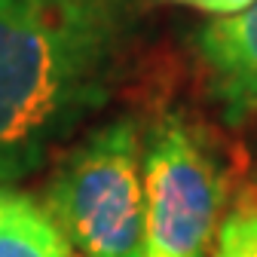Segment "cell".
Returning a JSON list of instances; mask_svg holds the SVG:
<instances>
[{"label":"cell","instance_id":"obj_1","mask_svg":"<svg viewBox=\"0 0 257 257\" xmlns=\"http://www.w3.org/2000/svg\"><path fill=\"white\" fill-rule=\"evenodd\" d=\"M159 0H0V184L37 175L125 80Z\"/></svg>","mask_w":257,"mask_h":257},{"label":"cell","instance_id":"obj_2","mask_svg":"<svg viewBox=\"0 0 257 257\" xmlns=\"http://www.w3.org/2000/svg\"><path fill=\"white\" fill-rule=\"evenodd\" d=\"M40 202L77 257H144L141 125L116 116L71 141Z\"/></svg>","mask_w":257,"mask_h":257},{"label":"cell","instance_id":"obj_3","mask_svg":"<svg viewBox=\"0 0 257 257\" xmlns=\"http://www.w3.org/2000/svg\"><path fill=\"white\" fill-rule=\"evenodd\" d=\"M144 257H211L227 199L223 166L205 132L178 110L141 135Z\"/></svg>","mask_w":257,"mask_h":257},{"label":"cell","instance_id":"obj_4","mask_svg":"<svg viewBox=\"0 0 257 257\" xmlns=\"http://www.w3.org/2000/svg\"><path fill=\"white\" fill-rule=\"evenodd\" d=\"M202 86L227 125L257 119V0L227 19H208L193 34Z\"/></svg>","mask_w":257,"mask_h":257},{"label":"cell","instance_id":"obj_5","mask_svg":"<svg viewBox=\"0 0 257 257\" xmlns=\"http://www.w3.org/2000/svg\"><path fill=\"white\" fill-rule=\"evenodd\" d=\"M0 257H77L37 196L0 184Z\"/></svg>","mask_w":257,"mask_h":257},{"label":"cell","instance_id":"obj_6","mask_svg":"<svg viewBox=\"0 0 257 257\" xmlns=\"http://www.w3.org/2000/svg\"><path fill=\"white\" fill-rule=\"evenodd\" d=\"M211 257H257V196H242L227 211Z\"/></svg>","mask_w":257,"mask_h":257},{"label":"cell","instance_id":"obj_7","mask_svg":"<svg viewBox=\"0 0 257 257\" xmlns=\"http://www.w3.org/2000/svg\"><path fill=\"white\" fill-rule=\"evenodd\" d=\"M254 0H159V7H178V10H190L208 19H227L236 16L242 10H248Z\"/></svg>","mask_w":257,"mask_h":257}]
</instances>
